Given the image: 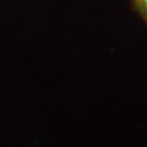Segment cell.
Returning <instances> with one entry per match:
<instances>
[{
  "instance_id": "cell-1",
  "label": "cell",
  "mask_w": 147,
  "mask_h": 147,
  "mask_svg": "<svg viewBox=\"0 0 147 147\" xmlns=\"http://www.w3.org/2000/svg\"><path fill=\"white\" fill-rule=\"evenodd\" d=\"M135 8L147 24V0H133Z\"/></svg>"
}]
</instances>
